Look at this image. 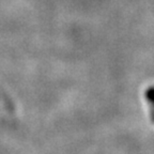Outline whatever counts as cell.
Instances as JSON below:
<instances>
[{
	"instance_id": "1",
	"label": "cell",
	"mask_w": 154,
	"mask_h": 154,
	"mask_svg": "<svg viewBox=\"0 0 154 154\" xmlns=\"http://www.w3.org/2000/svg\"><path fill=\"white\" fill-rule=\"evenodd\" d=\"M146 97H147L148 102L152 107V119L154 122V87H151L147 90L146 92Z\"/></svg>"
}]
</instances>
